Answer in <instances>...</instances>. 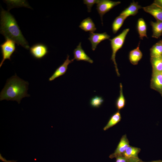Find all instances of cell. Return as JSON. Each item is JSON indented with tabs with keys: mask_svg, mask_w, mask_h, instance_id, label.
I'll return each mask as SVG.
<instances>
[{
	"mask_svg": "<svg viewBox=\"0 0 162 162\" xmlns=\"http://www.w3.org/2000/svg\"><path fill=\"white\" fill-rule=\"evenodd\" d=\"M129 146V142L126 135H123L122 137L114 152L110 154L109 158L112 159L119 156H122Z\"/></svg>",
	"mask_w": 162,
	"mask_h": 162,
	"instance_id": "ba28073f",
	"label": "cell"
},
{
	"mask_svg": "<svg viewBox=\"0 0 162 162\" xmlns=\"http://www.w3.org/2000/svg\"><path fill=\"white\" fill-rule=\"evenodd\" d=\"M116 158V162H128V160L123 156H119Z\"/></svg>",
	"mask_w": 162,
	"mask_h": 162,
	"instance_id": "484cf974",
	"label": "cell"
},
{
	"mask_svg": "<svg viewBox=\"0 0 162 162\" xmlns=\"http://www.w3.org/2000/svg\"><path fill=\"white\" fill-rule=\"evenodd\" d=\"M150 87L162 95V73L152 72Z\"/></svg>",
	"mask_w": 162,
	"mask_h": 162,
	"instance_id": "8fae6325",
	"label": "cell"
},
{
	"mask_svg": "<svg viewBox=\"0 0 162 162\" xmlns=\"http://www.w3.org/2000/svg\"><path fill=\"white\" fill-rule=\"evenodd\" d=\"M140 151L139 148L129 146L122 156L128 160L138 158V154Z\"/></svg>",
	"mask_w": 162,
	"mask_h": 162,
	"instance_id": "2e32d148",
	"label": "cell"
},
{
	"mask_svg": "<svg viewBox=\"0 0 162 162\" xmlns=\"http://www.w3.org/2000/svg\"><path fill=\"white\" fill-rule=\"evenodd\" d=\"M153 3L162 8V0H155Z\"/></svg>",
	"mask_w": 162,
	"mask_h": 162,
	"instance_id": "4316f807",
	"label": "cell"
},
{
	"mask_svg": "<svg viewBox=\"0 0 162 162\" xmlns=\"http://www.w3.org/2000/svg\"><path fill=\"white\" fill-rule=\"evenodd\" d=\"M162 162V161H161V162Z\"/></svg>",
	"mask_w": 162,
	"mask_h": 162,
	"instance_id": "1f68e13d",
	"label": "cell"
},
{
	"mask_svg": "<svg viewBox=\"0 0 162 162\" xmlns=\"http://www.w3.org/2000/svg\"><path fill=\"white\" fill-rule=\"evenodd\" d=\"M79 27L85 32H93L97 29L95 25L90 17H88L83 20L81 22Z\"/></svg>",
	"mask_w": 162,
	"mask_h": 162,
	"instance_id": "9a60e30c",
	"label": "cell"
},
{
	"mask_svg": "<svg viewBox=\"0 0 162 162\" xmlns=\"http://www.w3.org/2000/svg\"><path fill=\"white\" fill-rule=\"evenodd\" d=\"M160 41L162 43V40H160Z\"/></svg>",
	"mask_w": 162,
	"mask_h": 162,
	"instance_id": "f546056e",
	"label": "cell"
},
{
	"mask_svg": "<svg viewBox=\"0 0 162 162\" xmlns=\"http://www.w3.org/2000/svg\"><path fill=\"white\" fill-rule=\"evenodd\" d=\"M152 72L162 73V59L160 58H151Z\"/></svg>",
	"mask_w": 162,
	"mask_h": 162,
	"instance_id": "603a6c76",
	"label": "cell"
},
{
	"mask_svg": "<svg viewBox=\"0 0 162 162\" xmlns=\"http://www.w3.org/2000/svg\"><path fill=\"white\" fill-rule=\"evenodd\" d=\"M121 118V113L118 110L111 116L107 123L104 128L103 130H106L114 126L120 121Z\"/></svg>",
	"mask_w": 162,
	"mask_h": 162,
	"instance_id": "ac0fdd59",
	"label": "cell"
},
{
	"mask_svg": "<svg viewBox=\"0 0 162 162\" xmlns=\"http://www.w3.org/2000/svg\"><path fill=\"white\" fill-rule=\"evenodd\" d=\"M110 37L106 32L102 33L90 32L88 39L91 44L92 50L94 51L99 43L105 40L110 39Z\"/></svg>",
	"mask_w": 162,
	"mask_h": 162,
	"instance_id": "52a82bcc",
	"label": "cell"
},
{
	"mask_svg": "<svg viewBox=\"0 0 162 162\" xmlns=\"http://www.w3.org/2000/svg\"><path fill=\"white\" fill-rule=\"evenodd\" d=\"M30 52L34 58L39 59L46 56L48 51V48L45 45L42 43H38L30 48Z\"/></svg>",
	"mask_w": 162,
	"mask_h": 162,
	"instance_id": "8992f818",
	"label": "cell"
},
{
	"mask_svg": "<svg viewBox=\"0 0 162 162\" xmlns=\"http://www.w3.org/2000/svg\"><path fill=\"white\" fill-rule=\"evenodd\" d=\"M5 39V41L0 45L2 56V59L0 63V68L5 60L7 59L11 60V57L16 50L15 42L10 38Z\"/></svg>",
	"mask_w": 162,
	"mask_h": 162,
	"instance_id": "277c9868",
	"label": "cell"
},
{
	"mask_svg": "<svg viewBox=\"0 0 162 162\" xmlns=\"http://www.w3.org/2000/svg\"><path fill=\"white\" fill-rule=\"evenodd\" d=\"M121 3L120 1H113L110 0H100L97 4L96 9L100 15L102 24L104 15Z\"/></svg>",
	"mask_w": 162,
	"mask_h": 162,
	"instance_id": "5b68a950",
	"label": "cell"
},
{
	"mask_svg": "<svg viewBox=\"0 0 162 162\" xmlns=\"http://www.w3.org/2000/svg\"><path fill=\"white\" fill-rule=\"evenodd\" d=\"M28 85L27 82L15 74L7 80L0 93V101L4 100L16 101L20 104L22 98L30 96L27 92Z\"/></svg>",
	"mask_w": 162,
	"mask_h": 162,
	"instance_id": "7a4b0ae2",
	"label": "cell"
},
{
	"mask_svg": "<svg viewBox=\"0 0 162 162\" xmlns=\"http://www.w3.org/2000/svg\"><path fill=\"white\" fill-rule=\"evenodd\" d=\"M149 162H158V161H153Z\"/></svg>",
	"mask_w": 162,
	"mask_h": 162,
	"instance_id": "f1b7e54d",
	"label": "cell"
},
{
	"mask_svg": "<svg viewBox=\"0 0 162 162\" xmlns=\"http://www.w3.org/2000/svg\"><path fill=\"white\" fill-rule=\"evenodd\" d=\"M104 100L100 96H95L92 98L90 101V105L94 108H99L103 104Z\"/></svg>",
	"mask_w": 162,
	"mask_h": 162,
	"instance_id": "cb8c5ba5",
	"label": "cell"
},
{
	"mask_svg": "<svg viewBox=\"0 0 162 162\" xmlns=\"http://www.w3.org/2000/svg\"><path fill=\"white\" fill-rule=\"evenodd\" d=\"M99 1L100 0H84L83 2L87 5L88 12H90L93 6L95 4H97Z\"/></svg>",
	"mask_w": 162,
	"mask_h": 162,
	"instance_id": "d4e9b609",
	"label": "cell"
},
{
	"mask_svg": "<svg viewBox=\"0 0 162 162\" xmlns=\"http://www.w3.org/2000/svg\"><path fill=\"white\" fill-rule=\"evenodd\" d=\"M0 33L28 49L29 46L23 36L14 17L8 11L2 8L0 14Z\"/></svg>",
	"mask_w": 162,
	"mask_h": 162,
	"instance_id": "6da1fadb",
	"label": "cell"
},
{
	"mask_svg": "<svg viewBox=\"0 0 162 162\" xmlns=\"http://www.w3.org/2000/svg\"><path fill=\"white\" fill-rule=\"evenodd\" d=\"M151 58H160L162 56V43L159 41L150 49Z\"/></svg>",
	"mask_w": 162,
	"mask_h": 162,
	"instance_id": "44dd1931",
	"label": "cell"
},
{
	"mask_svg": "<svg viewBox=\"0 0 162 162\" xmlns=\"http://www.w3.org/2000/svg\"><path fill=\"white\" fill-rule=\"evenodd\" d=\"M119 87V95L115 103L116 106L118 111L123 109L126 104V100L123 93V86L121 83H120Z\"/></svg>",
	"mask_w": 162,
	"mask_h": 162,
	"instance_id": "ffe728a7",
	"label": "cell"
},
{
	"mask_svg": "<svg viewBox=\"0 0 162 162\" xmlns=\"http://www.w3.org/2000/svg\"><path fill=\"white\" fill-rule=\"evenodd\" d=\"M137 29L140 39L142 40L144 37L147 38V25L143 19L140 18L138 20L137 22Z\"/></svg>",
	"mask_w": 162,
	"mask_h": 162,
	"instance_id": "e0dca14e",
	"label": "cell"
},
{
	"mask_svg": "<svg viewBox=\"0 0 162 162\" xmlns=\"http://www.w3.org/2000/svg\"><path fill=\"white\" fill-rule=\"evenodd\" d=\"M140 42L136 48L131 50L129 53V59L130 63L137 65L142 57V53L140 49Z\"/></svg>",
	"mask_w": 162,
	"mask_h": 162,
	"instance_id": "5bb4252c",
	"label": "cell"
},
{
	"mask_svg": "<svg viewBox=\"0 0 162 162\" xmlns=\"http://www.w3.org/2000/svg\"><path fill=\"white\" fill-rule=\"evenodd\" d=\"M128 160V162H143L139 159L137 158L135 159L130 160Z\"/></svg>",
	"mask_w": 162,
	"mask_h": 162,
	"instance_id": "83f0119b",
	"label": "cell"
},
{
	"mask_svg": "<svg viewBox=\"0 0 162 162\" xmlns=\"http://www.w3.org/2000/svg\"><path fill=\"white\" fill-rule=\"evenodd\" d=\"M129 30V28H126L118 35L111 39H109L112 51L111 59L113 62L115 70L118 76H119L120 74L116 62V54L117 52L122 47L126 37Z\"/></svg>",
	"mask_w": 162,
	"mask_h": 162,
	"instance_id": "3957f363",
	"label": "cell"
},
{
	"mask_svg": "<svg viewBox=\"0 0 162 162\" xmlns=\"http://www.w3.org/2000/svg\"><path fill=\"white\" fill-rule=\"evenodd\" d=\"M161 58L162 59V56H161Z\"/></svg>",
	"mask_w": 162,
	"mask_h": 162,
	"instance_id": "4dcf8cb0",
	"label": "cell"
},
{
	"mask_svg": "<svg viewBox=\"0 0 162 162\" xmlns=\"http://www.w3.org/2000/svg\"><path fill=\"white\" fill-rule=\"evenodd\" d=\"M125 19L123 16L120 14L116 18L112 26V32L114 34H116L119 30Z\"/></svg>",
	"mask_w": 162,
	"mask_h": 162,
	"instance_id": "7402d4cb",
	"label": "cell"
},
{
	"mask_svg": "<svg viewBox=\"0 0 162 162\" xmlns=\"http://www.w3.org/2000/svg\"><path fill=\"white\" fill-rule=\"evenodd\" d=\"M150 24L152 28V37L157 39L159 38L162 35V21H151Z\"/></svg>",
	"mask_w": 162,
	"mask_h": 162,
	"instance_id": "d6986e66",
	"label": "cell"
},
{
	"mask_svg": "<svg viewBox=\"0 0 162 162\" xmlns=\"http://www.w3.org/2000/svg\"><path fill=\"white\" fill-rule=\"evenodd\" d=\"M74 59H69V56L68 55L66 60L62 64L59 66L53 74L49 78V81H52L56 78L64 75L66 73L69 64L73 62Z\"/></svg>",
	"mask_w": 162,
	"mask_h": 162,
	"instance_id": "9c48e42d",
	"label": "cell"
},
{
	"mask_svg": "<svg viewBox=\"0 0 162 162\" xmlns=\"http://www.w3.org/2000/svg\"><path fill=\"white\" fill-rule=\"evenodd\" d=\"M142 8L141 5L139 4L137 2L133 1L120 14L123 16L126 19L129 16L135 15L138 13L139 10Z\"/></svg>",
	"mask_w": 162,
	"mask_h": 162,
	"instance_id": "4fadbf2b",
	"label": "cell"
},
{
	"mask_svg": "<svg viewBox=\"0 0 162 162\" xmlns=\"http://www.w3.org/2000/svg\"><path fill=\"white\" fill-rule=\"evenodd\" d=\"M142 8L146 12L153 16L157 21H162V8L159 6L153 3Z\"/></svg>",
	"mask_w": 162,
	"mask_h": 162,
	"instance_id": "30bf717a",
	"label": "cell"
},
{
	"mask_svg": "<svg viewBox=\"0 0 162 162\" xmlns=\"http://www.w3.org/2000/svg\"><path fill=\"white\" fill-rule=\"evenodd\" d=\"M74 59L77 61H84L92 64L93 60L86 53L81 46V43L80 42L73 52Z\"/></svg>",
	"mask_w": 162,
	"mask_h": 162,
	"instance_id": "7c38bea8",
	"label": "cell"
}]
</instances>
